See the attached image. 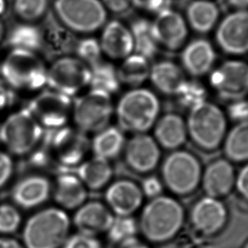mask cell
I'll use <instances>...</instances> for the list:
<instances>
[{
  "mask_svg": "<svg viewBox=\"0 0 248 248\" xmlns=\"http://www.w3.org/2000/svg\"><path fill=\"white\" fill-rule=\"evenodd\" d=\"M186 217L182 204L175 197L162 194L150 199L142 208L139 231L149 244H164L181 231Z\"/></svg>",
  "mask_w": 248,
  "mask_h": 248,
  "instance_id": "6da1fadb",
  "label": "cell"
},
{
  "mask_svg": "<svg viewBox=\"0 0 248 248\" xmlns=\"http://www.w3.org/2000/svg\"><path fill=\"white\" fill-rule=\"evenodd\" d=\"M161 103L152 90L134 88L124 93L115 109L118 127L133 135L146 134L159 118Z\"/></svg>",
  "mask_w": 248,
  "mask_h": 248,
  "instance_id": "7a4b0ae2",
  "label": "cell"
},
{
  "mask_svg": "<svg viewBox=\"0 0 248 248\" xmlns=\"http://www.w3.org/2000/svg\"><path fill=\"white\" fill-rule=\"evenodd\" d=\"M71 219L66 211L47 207L32 214L22 231L26 248H62L70 234Z\"/></svg>",
  "mask_w": 248,
  "mask_h": 248,
  "instance_id": "3957f363",
  "label": "cell"
},
{
  "mask_svg": "<svg viewBox=\"0 0 248 248\" xmlns=\"http://www.w3.org/2000/svg\"><path fill=\"white\" fill-rule=\"evenodd\" d=\"M188 138L205 152L222 146L228 131L226 113L216 104L204 101L189 110L186 119Z\"/></svg>",
  "mask_w": 248,
  "mask_h": 248,
  "instance_id": "277c9868",
  "label": "cell"
},
{
  "mask_svg": "<svg viewBox=\"0 0 248 248\" xmlns=\"http://www.w3.org/2000/svg\"><path fill=\"white\" fill-rule=\"evenodd\" d=\"M47 68L38 53L11 49L0 63V76L11 90L37 91L47 84Z\"/></svg>",
  "mask_w": 248,
  "mask_h": 248,
  "instance_id": "5b68a950",
  "label": "cell"
},
{
  "mask_svg": "<svg viewBox=\"0 0 248 248\" xmlns=\"http://www.w3.org/2000/svg\"><path fill=\"white\" fill-rule=\"evenodd\" d=\"M52 11L55 20L74 34H92L107 22L101 0H54Z\"/></svg>",
  "mask_w": 248,
  "mask_h": 248,
  "instance_id": "8992f818",
  "label": "cell"
},
{
  "mask_svg": "<svg viewBox=\"0 0 248 248\" xmlns=\"http://www.w3.org/2000/svg\"><path fill=\"white\" fill-rule=\"evenodd\" d=\"M203 168L192 152L172 151L162 162L161 179L165 188L177 197H187L200 187Z\"/></svg>",
  "mask_w": 248,
  "mask_h": 248,
  "instance_id": "52a82bcc",
  "label": "cell"
},
{
  "mask_svg": "<svg viewBox=\"0 0 248 248\" xmlns=\"http://www.w3.org/2000/svg\"><path fill=\"white\" fill-rule=\"evenodd\" d=\"M45 129L28 108L9 115L0 124V143L10 155H28L41 141Z\"/></svg>",
  "mask_w": 248,
  "mask_h": 248,
  "instance_id": "ba28073f",
  "label": "cell"
},
{
  "mask_svg": "<svg viewBox=\"0 0 248 248\" xmlns=\"http://www.w3.org/2000/svg\"><path fill=\"white\" fill-rule=\"evenodd\" d=\"M114 112L111 95L90 89L73 100L72 118L76 128L86 134H95L110 125Z\"/></svg>",
  "mask_w": 248,
  "mask_h": 248,
  "instance_id": "9c48e42d",
  "label": "cell"
},
{
  "mask_svg": "<svg viewBox=\"0 0 248 248\" xmlns=\"http://www.w3.org/2000/svg\"><path fill=\"white\" fill-rule=\"evenodd\" d=\"M91 68L74 55L55 59L47 68L48 89L73 98L90 86Z\"/></svg>",
  "mask_w": 248,
  "mask_h": 248,
  "instance_id": "30bf717a",
  "label": "cell"
},
{
  "mask_svg": "<svg viewBox=\"0 0 248 248\" xmlns=\"http://www.w3.org/2000/svg\"><path fill=\"white\" fill-rule=\"evenodd\" d=\"M73 98L48 89L33 97L27 108L44 129L55 130L66 126L72 118Z\"/></svg>",
  "mask_w": 248,
  "mask_h": 248,
  "instance_id": "8fae6325",
  "label": "cell"
},
{
  "mask_svg": "<svg viewBox=\"0 0 248 248\" xmlns=\"http://www.w3.org/2000/svg\"><path fill=\"white\" fill-rule=\"evenodd\" d=\"M49 148L56 162L65 167H78L86 160L90 150L88 134L78 128L66 125L49 130Z\"/></svg>",
  "mask_w": 248,
  "mask_h": 248,
  "instance_id": "7c38bea8",
  "label": "cell"
},
{
  "mask_svg": "<svg viewBox=\"0 0 248 248\" xmlns=\"http://www.w3.org/2000/svg\"><path fill=\"white\" fill-rule=\"evenodd\" d=\"M209 83L214 92L227 101L248 97V63L228 60L211 72Z\"/></svg>",
  "mask_w": 248,
  "mask_h": 248,
  "instance_id": "4fadbf2b",
  "label": "cell"
},
{
  "mask_svg": "<svg viewBox=\"0 0 248 248\" xmlns=\"http://www.w3.org/2000/svg\"><path fill=\"white\" fill-rule=\"evenodd\" d=\"M215 40L218 48L227 55H248V10H235L218 21Z\"/></svg>",
  "mask_w": 248,
  "mask_h": 248,
  "instance_id": "5bb4252c",
  "label": "cell"
},
{
  "mask_svg": "<svg viewBox=\"0 0 248 248\" xmlns=\"http://www.w3.org/2000/svg\"><path fill=\"white\" fill-rule=\"evenodd\" d=\"M152 31L159 47L176 51L186 45L189 35L186 18L173 8L165 7L152 21Z\"/></svg>",
  "mask_w": 248,
  "mask_h": 248,
  "instance_id": "9a60e30c",
  "label": "cell"
},
{
  "mask_svg": "<svg viewBox=\"0 0 248 248\" xmlns=\"http://www.w3.org/2000/svg\"><path fill=\"white\" fill-rule=\"evenodd\" d=\"M161 149L152 135L137 134L126 141L123 153L128 169L139 174H149L161 162Z\"/></svg>",
  "mask_w": 248,
  "mask_h": 248,
  "instance_id": "2e32d148",
  "label": "cell"
},
{
  "mask_svg": "<svg viewBox=\"0 0 248 248\" xmlns=\"http://www.w3.org/2000/svg\"><path fill=\"white\" fill-rule=\"evenodd\" d=\"M190 220L198 233L205 236H214L227 225L229 210L221 199L204 196L191 207Z\"/></svg>",
  "mask_w": 248,
  "mask_h": 248,
  "instance_id": "e0dca14e",
  "label": "cell"
},
{
  "mask_svg": "<svg viewBox=\"0 0 248 248\" xmlns=\"http://www.w3.org/2000/svg\"><path fill=\"white\" fill-rule=\"evenodd\" d=\"M141 187L130 179H119L107 187L105 199L115 216H133L144 202Z\"/></svg>",
  "mask_w": 248,
  "mask_h": 248,
  "instance_id": "ac0fdd59",
  "label": "cell"
},
{
  "mask_svg": "<svg viewBox=\"0 0 248 248\" xmlns=\"http://www.w3.org/2000/svg\"><path fill=\"white\" fill-rule=\"evenodd\" d=\"M236 172L228 159L217 158L209 162L202 170L201 186L205 196L223 199L235 186Z\"/></svg>",
  "mask_w": 248,
  "mask_h": 248,
  "instance_id": "d6986e66",
  "label": "cell"
},
{
  "mask_svg": "<svg viewBox=\"0 0 248 248\" xmlns=\"http://www.w3.org/2000/svg\"><path fill=\"white\" fill-rule=\"evenodd\" d=\"M214 45L205 38H197L183 47L180 60L185 73L200 78L211 73L216 62Z\"/></svg>",
  "mask_w": 248,
  "mask_h": 248,
  "instance_id": "ffe728a7",
  "label": "cell"
},
{
  "mask_svg": "<svg viewBox=\"0 0 248 248\" xmlns=\"http://www.w3.org/2000/svg\"><path fill=\"white\" fill-rule=\"evenodd\" d=\"M115 215L107 204L97 201L83 203L76 210L73 224L80 233L97 236L107 233L113 223Z\"/></svg>",
  "mask_w": 248,
  "mask_h": 248,
  "instance_id": "44dd1931",
  "label": "cell"
},
{
  "mask_svg": "<svg viewBox=\"0 0 248 248\" xmlns=\"http://www.w3.org/2000/svg\"><path fill=\"white\" fill-rule=\"evenodd\" d=\"M51 191V183L48 178L40 174H31L16 183L11 197L16 207L34 209L48 201Z\"/></svg>",
  "mask_w": 248,
  "mask_h": 248,
  "instance_id": "7402d4cb",
  "label": "cell"
},
{
  "mask_svg": "<svg viewBox=\"0 0 248 248\" xmlns=\"http://www.w3.org/2000/svg\"><path fill=\"white\" fill-rule=\"evenodd\" d=\"M99 41L103 55L111 60H124L134 53L130 29L118 20L104 25Z\"/></svg>",
  "mask_w": 248,
  "mask_h": 248,
  "instance_id": "603a6c76",
  "label": "cell"
},
{
  "mask_svg": "<svg viewBox=\"0 0 248 248\" xmlns=\"http://www.w3.org/2000/svg\"><path fill=\"white\" fill-rule=\"evenodd\" d=\"M153 138L161 148L168 151L182 148L189 139L186 121L175 112L162 115L153 127Z\"/></svg>",
  "mask_w": 248,
  "mask_h": 248,
  "instance_id": "cb8c5ba5",
  "label": "cell"
},
{
  "mask_svg": "<svg viewBox=\"0 0 248 248\" xmlns=\"http://www.w3.org/2000/svg\"><path fill=\"white\" fill-rule=\"evenodd\" d=\"M43 45L42 50L52 58L71 55L74 52L78 39L76 34L59 23L53 16L42 28Z\"/></svg>",
  "mask_w": 248,
  "mask_h": 248,
  "instance_id": "d4e9b609",
  "label": "cell"
},
{
  "mask_svg": "<svg viewBox=\"0 0 248 248\" xmlns=\"http://www.w3.org/2000/svg\"><path fill=\"white\" fill-rule=\"evenodd\" d=\"M55 202L63 210H77L86 202L88 189L75 174H61L53 189Z\"/></svg>",
  "mask_w": 248,
  "mask_h": 248,
  "instance_id": "484cf974",
  "label": "cell"
},
{
  "mask_svg": "<svg viewBox=\"0 0 248 248\" xmlns=\"http://www.w3.org/2000/svg\"><path fill=\"white\" fill-rule=\"evenodd\" d=\"M149 79L160 93L174 96L187 80L182 67L168 60L152 65Z\"/></svg>",
  "mask_w": 248,
  "mask_h": 248,
  "instance_id": "4316f807",
  "label": "cell"
},
{
  "mask_svg": "<svg viewBox=\"0 0 248 248\" xmlns=\"http://www.w3.org/2000/svg\"><path fill=\"white\" fill-rule=\"evenodd\" d=\"M186 22L192 30L206 34L217 27L220 11L213 0H193L186 7Z\"/></svg>",
  "mask_w": 248,
  "mask_h": 248,
  "instance_id": "83f0119b",
  "label": "cell"
},
{
  "mask_svg": "<svg viewBox=\"0 0 248 248\" xmlns=\"http://www.w3.org/2000/svg\"><path fill=\"white\" fill-rule=\"evenodd\" d=\"M94 135L90 141V149L94 156L110 161L124 152L126 139L119 127L109 125Z\"/></svg>",
  "mask_w": 248,
  "mask_h": 248,
  "instance_id": "f1b7e54d",
  "label": "cell"
},
{
  "mask_svg": "<svg viewBox=\"0 0 248 248\" xmlns=\"http://www.w3.org/2000/svg\"><path fill=\"white\" fill-rule=\"evenodd\" d=\"M78 177L88 190H99L109 185L113 176L110 161L93 156L78 166Z\"/></svg>",
  "mask_w": 248,
  "mask_h": 248,
  "instance_id": "f546056e",
  "label": "cell"
},
{
  "mask_svg": "<svg viewBox=\"0 0 248 248\" xmlns=\"http://www.w3.org/2000/svg\"><path fill=\"white\" fill-rule=\"evenodd\" d=\"M4 40L11 49L38 53L42 50L43 45L42 28L33 23L21 21L8 30Z\"/></svg>",
  "mask_w": 248,
  "mask_h": 248,
  "instance_id": "4dcf8cb0",
  "label": "cell"
},
{
  "mask_svg": "<svg viewBox=\"0 0 248 248\" xmlns=\"http://www.w3.org/2000/svg\"><path fill=\"white\" fill-rule=\"evenodd\" d=\"M225 158L232 163L248 162V120L234 124L222 144Z\"/></svg>",
  "mask_w": 248,
  "mask_h": 248,
  "instance_id": "1f68e13d",
  "label": "cell"
},
{
  "mask_svg": "<svg viewBox=\"0 0 248 248\" xmlns=\"http://www.w3.org/2000/svg\"><path fill=\"white\" fill-rule=\"evenodd\" d=\"M152 65L150 60L133 53L124 59L117 68V75L121 84L138 88L150 78Z\"/></svg>",
  "mask_w": 248,
  "mask_h": 248,
  "instance_id": "d6a6232c",
  "label": "cell"
},
{
  "mask_svg": "<svg viewBox=\"0 0 248 248\" xmlns=\"http://www.w3.org/2000/svg\"><path fill=\"white\" fill-rule=\"evenodd\" d=\"M134 41V52L151 60L158 53L159 45L152 31V21L145 18L133 20L128 27Z\"/></svg>",
  "mask_w": 248,
  "mask_h": 248,
  "instance_id": "836d02e7",
  "label": "cell"
},
{
  "mask_svg": "<svg viewBox=\"0 0 248 248\" xmlns=\"http://www.w3.org/2000/svg\"><path fill=\"white\" fill-rule=\"evenodd\" d=\"M90 68V89L101 90L110 95L119 91L122 84L117 75V68L113 64L102 60Z\"/></svg>",
  "mask_w": 248,
  "mask_h": 248,
  "instance_id": "e575fe53",
  "label": "cell"
},
{
  "mask_svg": "<svg viewBox=\"0 0 248 248\" xmlns=\"http://www.w3.org/2000/svg\"><path fill=\"white\" fill-rule=\"evenodd\" d=\"M48 0H14V13L21 21L33 23L45 17L48 11Z\"/></svg>",
  "mask_w": 248,
  "mask_h": 248,
  "instance_id": "d590c367",
  "label": "cell"
},
{
  "mask_svg": "<svg viewBox=\"0 0 248 248\" xmlns=\"http://www.w3.org/2000/svg\"><path fill=\"white\" fill-rule=\"evenodd\" d=\"M181 107L190 110L207 100V91L197 80H186L175 95Z\"/></svg>",
  "mask_w": 248,
  "mask_h": 248,
  "instance_id": "8d00e7d4",
  "label": "cell"
},
{
  "mask_svg": "<svg viewBox=\"0 0 248 248\" xmlns=\"http://www.w3.org/2000/svg\"><path fill=\"white\" fill-rule=\"evenodd\" d=\"M138 231V222L133 216H115L113 223L107 233L110 241L117 245L135 237Z\"/></svg>",
  "mask_w": 248,
  "mask_h": 248,
  "instance_id": "74e56055",
  "label": "cell"
},
{
  "mask_svg": "<svg viewBox=\"0 0 248 248\" xmlns=\"http://www.w3.org/2000/svg\"><path fill=\"white\" fill-rule=\"evenodd\" d=\"M74 54L77 58L91 67L98 62L102 61L103 52L100 47V41L95 38L85 37L78 39L74 48Z\"/></svg>",
  "mask_w": 248,
  "mask_h": 248,
  "instance_id": "f35d334b",
  "label": "cell"
},
{
  "mask_svg": "<svg viewBox=\"0 0 248 248\" xmlns=\"http://www.w3.org/2000/svg\"><path fill=\"white\" fill-rule=\"evenodd\" d=\"M21 215L17 207L9 203L0 204V234L10 235L18 231Z\"/></svg>",
  "mask_w": 248,
  "mask_h": 248,
  "instance_id": "ab89813d",
  "label": "cell"
},
{
  "mask_svg": "<svg viewBox=\"0 0 248 248\" xmlns=\"http://www.w3.org/2000/svg\"><path fill=\"white\" fill-rule=\"evenodd\" d=\"M62 248H102V243L97 236L78 232L69 235Z\"/></svg>",
  "mask_w": 248,
  "mask_h": 248,
  "instance_id": "60d3db41",
  "label": "cell"
},
{
  "mask_svg": "<svg viewBox=\"0 0 248 248\" xmlns=\"http://www.w3.org/2000/svg\"><path fill=\"white\" fill-rule=\"evenodd\" d=\"M226 116L235 124L248 120V100H234L230 102Z\"/></svg>",
  "mask_w": 248,
  "mask_h": 248,
  "instance_id": "b9f144b4",
  "label": "cell"
},
{
  "mask_svg": "<svg viewBox=\"0 0 248 248\" xmlns=\"http://www.w3.org/2000/svg\"><path fill=\"white\" fill-rule=\"evenodd\" d=\"M140 187L144 197H148L150 199L162 196L165 188L162 179L155 176H147L142 182Z\"/></svg>",
  "mask_w": 248,
  "mask_h": 248,
  "instance_id": "7bdbcfd3",
  "label": "cell"
},
{
  "mask_svg": "<svg viewBox=\"0 0 248 248\" xmlns=\"http://www.w3.org/2000/svg\"><path fill=\"white\" fill-rule=\"evenodd\" d=\"M14 171V163L7 152L0 150V189L11 179Z\"/></svg>",
  "mask_w": 248,
  "mask_h": 248,
  "instance_id": "ee69618b",
  "label": "cell"
},
{
  "mask_svg": "<svg viewBox=\"0 0 248 248\" xmlns=\"http://www.w3.org/2000/svg\"><path fill=\"white\" fill-rule=\"evenodd\" d=\"M107 12L117 16L127 14L133 7L131 0H101Z\"/></svg>",
  "mask_w": 248,
  "mask_h": 248,
  "instance_id": "f6af8a7d",
  "label": "cell"
},
{
  "mask_svg": "<svg viewBox=\"0 0 248 248\" xmlns=\"http://www.w3.org/2000/svg\"><path fill=\"white\" fill-rule=\"evenodd\" d=\"M234 189L242 199L248 202V162L244 163L240 171L236 172Z\"/></svg>",
  "mask_w": 248,
  "mask_h": 248,
  "instance_id": "bcb514c9",
  "label": "cell"
},
{
  "mask_svg": "<svg viewBox=\"0 0 248 248\" xmlns=\"http://www.w3.org/2000/svg\"><path fill=\"white\" fill-rule=\"evenodd\" d=\"M133 6L141 11L157 13L166 6V0H131Z\"/></svg>",
  "mask_w": 248,
  "mask_h": 248,
  "instance_id": "7dc6e473",
  "label": "cell"
},
{
  "mask_svg": "<svg viewBox=\"0 0 248 248\" xmlns=\"http://www.w3.org/2000/svg\"><path fill=\"white\" fill-rule=\"evenodd\" d=\"M14 100L13 93L8 86L0 85V114L11 107Z\"/></svg>",
  "mask_w": 248,
  "mask_h": 248,
  "instance_id": "c3c4849f",
  "label": "cell"
},
{
  "mask_svg": "<svg viewBox=\"0 0 248 248\" xmlns=\"http://www.w3.org/2000/svg\"><path fill=\"white\" fill-rule=\"evenodd\" d=\"M117 248H151L147 241L141 240L140 238L135 237L128 239L127 241H123L117 244Z\"/></svg>",
  "mask_w": 248,
  "mask_h": 248,
  "instance_id": "681fc988",
  "label": "cell"
},
{
  "mask_svg": "<svg viewBox=\"0 0 248 248\" xmlns=\"http://www.w3.org/2000/svg\"><path fill=\"white\" fill-rule=\"evenodd\" d=\"M0 248H26L22 242L9 235H0Z\"/></svg>",
  "mask_w": 248,
  "mask_h": 248,
  "instance_id": "f907efd6",
  "label": "cell"
},
{
  "mask_svg": "<svg viewBox=\"0 0 248 248\" xmlns=\"http://www.w3.org/2000/svg\"><path fill=\"white\" fill-rule=\"evenodd\" d=\"M227 4L235 10H248V0H226Z\"/></svg>",
  "mask_w": 248,
  "mask_h": 248,
  "instance_id": "816d5d0a",
  "label": "cell"
},
{
  "mask_svg": "<svg viewBox=\"0 0 248 248\" xmlns=\"http://www.w3.org/2000/svg\"><path fill=\"white\" fill-rule=\"evenodd\" d=\"M6 33H7V30H6L5 23L0 17V43H2L5 39Z\"/></svg>",
  "mask_w": 248,
  "mask_h": 248,
  "instance_id": "f5cc1de1",
  "label": "cell"
},
{
  "mask_svg": "<svg viewBox=\"0 0 248 248\" xmlns=\"http://www.w3.org/2000/svg\"><path fill=\"white\" fill-rule=\"evenodd\" d=\"M6 10H7L6 0H0V17L5 13Z\"/></svg>",
  "mask_w": 248,
  "mask_h": 248,
  "instance_id": "db71d44e",
  "label": "cell"
},
{
  "mask_svg": "<svg viewBox=\"0 0 248 248\" xmlns=\"http://www.w3.org/2000/svg\"><path fill=\"white\" fill-rule=\"evenodd\" d=\"M241 248H248V240L245 242L244 245H243V247Z\"/></svg>",
  "mask_w": 248,
  "mask_h": 248,
  "instance_id": "11a10c76",
  "label": "cell"
}]
</instances>
